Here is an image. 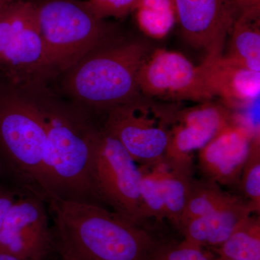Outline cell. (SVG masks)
Masks as SVG:
<instances>
[{
  "instance_id": "cell-7",
  "label": "cell",
  "mask_w": 260,
  "mask_h": 260,
  "mask_svg": "<svg viewBox=\"0 0 260 260\" xmlns=\"http://www.w3.org/2000/svg\"><path fill=\"white\" fill-rule=\"evenodd\" d=\"M0 70L15 85L34 83L54 71L32 2L10 0L0 13Z\"/></svg>"
},
{
  "instance_id": "cell-22",
  "label": "cell",
  "mask_w": 260,
  "mask_h": 260,
  "mask_svg": "<svg viewBox=\"0 0 260 260\" xmlns=\"http://www.w3.org/2000/svg\"><path fill=\"white\" fill-rule=\"evenodd\" d=\"M239 185L246 200L258 215L260 213V133L251 143L249 155L243 167Z\"/></svg>"
},
{
  "instance_id": "cell-11",
  "label": "cell",
  "mask_w": 260,
  "mask_h": 260,
  "mask_svg": "<svg viewBox=\"0 0 260 260\" xmlns=\"http://www.w3.org/2000/svg\"><path fill=\"white\" fill-rule=\"evenodd\" d=\"M259 129V124L239 121L233 116L200 150L198 164L205 179L219 185H239L253 138Z\"/></svg>"
},
{
  "instance_id": "cell-4",
  "label": "cell",
  "mask_w": 260,
  "mask_h": 260,
  "mask_svg": "<svg viewBox=\"0 0 260 260\" xmlns=\"http://www.w3.org/2000/svg\"><path fill=\"white\" fill-rule=\"evenodd\" d=\"M46 124L42 104L17 95L0 96V162L20 191L45 200L42 164ZM46 202V200H45Z\"/></svg>"
},
{
  "instance_id": "cell-13",
  "label": "cell",
  "mask_w": 260,
  "mask_h": 260,
  "mask_svg": "<svg viewBox=\"0 0 260 260\" xmlns=\"http://www.w3.org/2000/svg\"><path fill=\"white\" fill-rule=\"evenodd\" d=\"M200 104L176 113L166 158L192 164L191 153L203 148L232 120V112L223 104L211 101Z\"/></svg>"
},
{
  "instance_id": "cell-6",
  "label": "cell",
  "mask_w": 260,
  "mask_h": 260,
  "mask_svg": "<svg viewBox=\"0 0 260 260\" xmlns=\"http://www.w3.org/2000/svg\"><path fill=\"white\" fill-rule=\"evenodd\" d=\"M179 109L141 94L110 109L103 129L123 145L135 162L153 165L165 156Z\"/></svg>"
},
{
  "instance_id": "cell-18",
  "label": "cell",
  "mask_w": 260,
  "mask_h": 260,
  "mask_svg": "<svg viewBox=\"0 0 260 260\" xmlns=\"http://www.w3.org/2000/svg\"><path fill=\"white\" fill-rule=\"evenodd\" d=\"M230 32V46L225 56L260 73V16L238 17Z\"/></svg>"
},
{
  "instance_id": "cell-20",
  "label": "cell",
  "mask_w": 260,
  "mask_h": 260,
  "mask_svg": "<svg viewBox=\"0 0 260 260\" xmlns=\"http://www.w3.org/2000/svg\"><path fill=\"white\" fill-rule=\"evenodd\" d=\"M133 12L140 30L151 39H164L177 23L174 0H139Z\"/></svg>"
},
{
  "instance_id": "cell-27",
  "label": "cell",
  "mask_w": 260,
  "mask_h": 260,
  "mask_svg": "<svg viewBox=\"0 0 260 260\" xmlns=\"http://www.w3.org/2000/svg\"><path fill=\"white\" fill-rule=\"evenodd\" d=\"M56 246L63 260H81L71 250L69 246L57 239L56 241Z\"/></svg>"
},
{
  "instance_id": "cell-17",
  "label": "cell",
  "mask_w": 260,
  "mask_h": 260,
  "mask_svg": "<svg viewBox=\"0 0 260 260\" xmlns=\"http://www.w3.org/2000/svg\"><path fill=\"white\" fill-rule=\"evenodd\" d=\"M244 201L239 197L223 191L215 181L205 178L200 180L192 178L179 231L191 219L230 208Z\"/></svg>"
},
{
  "instance_id": "cell-5",
  "label": "cell",
  "mask_w": 260,
  "mask_h": 260,
  "mask_svg": "<svg viewBox=\"0 0 260 260\" xmlns=\"http://www.w3.org/2000/svg\"><path fill=\"white\" fill-rule=\"evenodd\" d=\"M34 4L43 42L54 71L70 70L112 37L110 25L87 1L42 0Z\"/></svg>"
},
{
  "instance_id": "cell-30",
  "label": "cell",
  "mask_w": 260,
  "mask_h": 260,
  "mask_svg": "<svg viewBox=\"0 0 260 260\" xmlns=\"http://www.w3.org/2000/svg\"><path fill=\"white\" fill-rule=\"evenodd\" d=\"M213 260H229V259H219V258L215 257V256H214Z\"/></svg>"
},
{
  "instance_id": "cell-1",
  "label": "cell",
  "mask_w": 260,
  "mask_h": 260,
  "mask_svg": "<svg viewBox=\"0 0 260 260\" xmlns=\"http://www.w3.org/2000/svg\"><path fill=\"white\" fill-rule=\"evenodd\" d=\"M56 239L81 260H149L160 244L145 229L102 205L47 200Z\"/></svg>"
},
{
  "instance_id": "cell-25",
  "label": "cell",
  "mask_w": 260,
  "mask_h": 260,
  "mask_svg": "<svg viewBox=\"0 0 260 260\" xmlns=\"http://www.w3.org/2000/svg\"><path fill=\"white\" fill-rule=\"evenodd\" d=\"M237 18L242 15L260 16V0H232Z\"/></svg>"
},
{
  "instance_id": "cell-15",
  "label": "cell",
  "mask_w": 260,
  "mask_h": 260,
  "mask_svg": "<svg viewBox=\"0 0 260 260\" xmlns=\"http://www.w3.org/2000/svg\"><path fill=\"white\" fill-rule=\"evenodd\" d=\"M255 213L248 201L191 219L179 232L184 239L212 250L218 247L229 237L237 224Z\"/></svg>"
},
{
  "instance_id": "cell-29",
  "label": "cell",
  "mask_w": 260,
  "mask_h": 260,
  "mask_svg": "<svg viewBox=\"0 0 260 260\" xmlns=\"http://www.w3.org/2000/svg\"><path fill=\"white\" fill-rule=\"evenodd\" d=\"M10 1V0H0V13Z\"/></svg>"
},
{
  "instance_id": "cell-2",
  "label": "cell",
  "mask_w": 260,
  "mask_h": 260,
  "mask_svg": "<svg viewBox=\"0 0 260 260\" xmlns=\"http://www.w3.org/2000/svg\"><path fill=\"white\" fill-rule=\"evenodd\" d=\"M42 106L46 124L42 164L46 203L58 198L102 205L93 181L94 151L101 129L80 113Z\"/></svg>"
},
{
  "instance_id": "cell-10",
  "label": "cell",
  "mask_w": 260,
  "mask_h": 260,
  "mask_svg": "<svg viewBox=\"0 0 260 260\" xmlns=\"http://www.w3.org/2000/svg\"><path fill=\"white\" fill-rule=\"evenodd\" d=\"M45 200L30 191H20L5 216L0 230V251L21 259L43 260L54 244Z\"/></svg>"
},
{
  "instance_id": "cell-8",
  "label": "cell",
  "mask_w": 260,
  "mask_h": 260,
  "mask_svg": "<svg viewBox=\"0 0 260 260\" xmlns=\"http://www.w3.org/2000/svg\"><path fill=\"white\" fill-rule=\"evenodd\" d=\"M142 174L123 145L102 128L93 155L97 199L128 221L144 226L140 200Z\"/></svg>"
},
{
  "instance_id": "cell-23",
  "label": "cell",
  "mask_w": 260,
  "mask_h": 260,
  "mask_svg": "<svg viewBox=\"0 0 260 260\" xmlns=\"http://www.w3.org/2000/svg\"><path fill=\"white\" fill-rule=\"evenodd\" d=\"M206 248L183 239L181 242L160 243L149 260H213Z\"/></svg>"
},
{
  "instance_id": "cell-26",
  "label": "cell",
  "mask_w": 260,
  "mask_h": 260,
  "mask_svg": "<svg viewBox=\"0 0 260 260\" xmlns=\"http://www.w3.org/2000/svg\"><path fill=\"white\" fill-rule=\"evenodd\" d=\"M17 194L18 193L12 189L0 186V230H1L5 216L10 207L13 205Z\"/></svg>"
},
{
  "instance_id": "cell-21",
  "label": "cell",
  "mask_w": 260,
  "mask_h": 260,
  "mask_svg": "<svg viewBox=\"0 0 260 260\" xmlns=\"http://www.w3.org/2000/svg\"><path fill=\"white\" fill-rule=\"evenodd\" d=\"M140 169L142 174L140 200L145 223L149 219L161 223L166 219V213L158 168L155 164L142 166Z\"/></svg>"
},
{
  "instance_id": "cell-14",
  "label": "cell",
  "mask_w": 260,
  "mask_h": 260,
  "mask_svg": "<svg viewBox=\"0 0 260 260\" xmlns=\"http://www.w3.org/2000/svg\"><path fill=\"white\" fill-rule=\"evenodd\" d=\"M200 66L213 97L229 110L246 109L259 100L260 73L223 55L205 57Z\"/></svg>"
},
{
  "instance_id": "cell-31",
  "label": "cell",
  "mask_w": 260,
  "mask_h": 260,
  "mask_svg": "<svg viewBox=\"0 0 260 260\" xmlns=\"http://www.w3.org/2000/svg\"><path fill=\"white\" fill-rule=\"evenodd\" d=\"M2 172H3V169H2L1 162H0V176H1Z\"/></svg>"
},
{
  "instance_id": "cell-3",
  "label": "cell",
  "mask_w": 260,
  "mask_h": 260,
  "mask_svg": "<svg viewBox=\"0 0 260 260\" xmlns=\"http://www.w3.org/2000/svg\"><path fill=\"white\" fill-rule=\"evenodd\" d=\"M112 39L68 70L66 85L83 105L107 112L141 95L138 73L153 51L142 40Z\"/></svg>"
},
{
  "instance_id": "cell-19",
  "label": "cell",
  "mask_w": 260,
  "mask_h": 260,
  "mask_svg": "<svg viewBox=\"0 0 260 260\" xmlns=\"http://www.w3.org/2000/svg\"><path fill=\"white\" fill-rule=\"evenodd\" d=\"M210 251L219 259L260 260L259 215L243 219L221 245Z\"/></svg>"
},
{
  "instance_id": "cell-12",
  "label": "cell",
  "mask_w": 260,
  "mask_h": 260,
  "mask_svg": "<svg viewBox=\"0 0 260 260\" xmlns=\"http://www.w3.org/2000/svg\"><path fill=\"white\" fill-rule=\"evenodd\" d=\"M186 42L206 57L223 55L224 42L237 19L232 0H174Z\"/></svg>"
},
{
  "instance_id": "cell-28",
  "label": "cell",
  "mask_w": 260,
  "mask_h": 260,
  "mask_svg": "<svg viewBox=\"0 0 260 260\" xmlns=\"http://www.w3.org/2000/svg\"><path fill=\"white\" fill-rule=\"evenodd\" d=\"M0 260H27L21 259L18 256L12 255V254H8V253L1 252L0 251Z\"/></svg>"
},
{
  "instance_id": "cell-9",
  "label": "cell",
  "mask_w": 260,
  "mask_h": 260,
  "mask_svg": "<svg viewBox=\"0 0 260 260\" xmlns=\"http://www.w3.org/2000/svg\"><path fill=\"white\" fill-rule=\"evenodd\" d=\"M140 93L169 102L198 103L213 99L200 66L185 56L167 49H155L145 59L138 73Z\"/></svg>"
},
{
  "instance_id": "cell-24",
  "label": "cell",
  "mask_w": 260,
  "mask_h": 260,
  "mask_svg": "<svg viewBox=\"0 0 260 260\" xmlns=\"http://www.w3.org/2000/svg\"><path fill=\"white\" fill-rule=\"evenodd\" d=\"M94 11L101 18H119L134 11L139 0H88Z\"/></svg>"
},
{
  "instance_id": "cell-16",
  "label": "cell",
  "mask_w": 260,
  "mask_h": 260,
  "mask_svg": "<svg viewBox=\"0 0 260 260\" xmlns=\"http://www.w3.org/2000/svg\"><path fill=\"white\" fill-rule=\"evenodd\" d=\"M165 208L166 219L178 230L191 179L192 164L164 158L156 162Z\"/></svg>"
}]
</instances>
